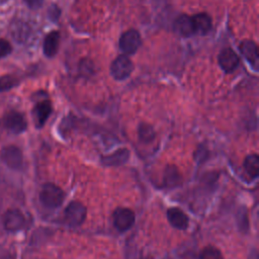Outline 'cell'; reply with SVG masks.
<instances>
[{"label":"cell","mask_w":259,"mask_h":259,"mask_svg":"<svg viewBox=\"0 0 259 259\" xmlns=\"http://www.w3.org/2000/svg\"><path fill=\"white\" fill-rule=\"evenodd\" d=\"M16 84V79L11 75H4L0 77V92L11 89Z\"/></svg>","instance_id":"cell-21"},{"label":"cell","mask_w":259,"mask_h":259,"mask_svg":"<svg viewBox=\"0 0 259 259\" xmlns=\"http://www.w3.org/2000/svg\"><path fill=\"white\" fill-rule=\"evenodd\" d=\"M182 182V176L179 169L175 165H168L163 174V184L165 187L173 188L180 185Z\"/></svg>","instance_id":"cell-13"},{"label":"cell","mask_w":259,"mask_h":259,"mask_svg":"<svg viewBox=\"0 0 259 259\" xmlns=\"http://www.w3.org/2000/svg\"><path fill=\"white\" fill-rule=\"evenodd\" d=\"M49 15L51 17V19L53 20H57L59 18V15H60V9L57 7V6H52L49 10Z\"/></svg>","instance_id":"cell-24"},{"label":"cell","mask_w":259,"mask_h":259,"mask_svg":"<svg viewBox=\"0 0 259 259\" xmlns=\"http://www.w3.org/2000/svg\"><path fill=\"white\" fill-rule=\"evenodd\" d=\"M130 157V152L127 149L122 148L116 150L114 153L102 157V163L105 166H118L122 165L128 160Z\"/></svg>","instance_id":"cell-15"},{"label":"cell","mask_w":259,"mask_h":259,"mask_svg":"<svg viewBox=\"0 0 259 259\" xmlns=\"http://www.w3.org/2000/svg\"><path fill=\"white\" fill-rule=\"evenodd\" d=\"M240 52L245 57V59L251 64V66H253L255 70H257L259 64L257 45L253 40H244L240 45Z\"/></svg>","instance_id":"cell-10"},{"label":"cell","mask_w":259,"mask_h":259,"mask_svg":"<svg viewBox=\"0 0 259 259\" xmlns=\"http://www.w3.org/2000/svg\"><path fill=\"white\" fill-rule=\"evenodd\" d=\"M239 62V57L230 48L224 49L219 55V64L226 73H232L238 67Z\"/></svg>","instance_id":"cell-9"},{"label":"cell","mask_w":259,"mask_h":259,"mask_svg":"<svg viewBox=\"0 0 259 259\" xmlns=\"http://www.w3.org/2000/svg\"><path fill=\"white\" fill-rule=\"evenodd\" d=\"M12 51V47L10 42L6 39H0V58H4L8 56Z\"/></svg>","instance_id":"cell-22"},{"label":"cell","mask_w":259,"mask_h":259,"mask_svg":"<svg viewBox=\"0 0 259 259\" xmlns=\"http://www.w3.org/2000/svg\"><path fill=\"white\" fill-rule=\"evenodd\" d=\"M0 125L9 133L18 135L26 130L27 122L22 113L18 111H9L1 118Z\"/></svg>","instance_id":"cell-2"},{"label":"cell","mask_w":259,"mask_h":259,"mask_svg":"<svg viewBox=\"0 0 259 259\" xmlns=\"http://www.w3.org/2000/svg\"><path fill=\"white\" fill-rule=\"evenodd\" d=\"M86 213L87 210L84 204L79 201H72L66 206L64 210L65 223L73 227L80 226L85 221Z\"/></svg>","instance_id":"cell-4"},{"label":"cell","mask_w":259,"mask_h":259,"mask_svg":"<svg viewBox=\"0 0 259 259\" xmlns=\"http://www.w3.org/2000/svg\"><path fill=\"white\" fill-rule=\"evenodd\" d=\"M24 2L31 9H37L42 5L44 0H24Z\"/></svg>","instance_id":"cell-23"},{"label":"cell","mask_w":259,"mask_h":259,"mask_svg":"<svg viewBox=\"0 0 259 259\" xmlns=\"http://www.w3.org/2000/svg\"><path fill=\"white\" fill-rule=\"evenodd\" d=\"M142 42L141 34L136 29H128L124 31L119 38V49L124 54L131 55L138 51Z\"/></svg>","instance_id":"cell-6"},{"label":"cell","mask_w":259,"mask_h":259,"mask_svg":"<svg viewBox=\"0 0 259 259\" xmlns=\"http://www.w3.org/2000/svg\"><path fill=\"white\" fill-rule=\"evenodd\" d=\"M139 139L144 143H151L155 139V131L148 123H141L138 128Z\"/></svg>","instance_id":"cell-19"},{"label":"cell","mask_w":259,"mask_h":259,"mask_svg":"<svg viewBox=\"0 0 259 259\" xmlns=\"http://www.w3.org/2000/svg\"><path fill=\"white\" fill-rule=\"evenodd\" d=\"M52 112V104L49 100L39 101L33 108V115L35 119V124L40 127L45 124Z\"/></svg>","instance_id":"cell-12"},{"label":"cell","mask_w":259,"mask_h":259,"mask_svg":"<svg viewBox=\"0 0 259 259\" xmlns=\"http://www.w3.org/2000/svg\"><path fill=\"white\" fill-rule=\"evenodd\" d=\"M113 224L119 232H125L135 223V212L127 207H117L113 211Z\"/></svg>","instance_id":"cell-7"},{"label":"cell","mask_w":259,"mask_h":259,"mask_svg":"<svg viewBox=\"0 0 259 259\" xmlns=\"http://www.w3.org/2000/svg\"><path fill=\"white\" fill-rule=\"evenodd\" d=\"M199 259H224L221 251L213 246H206L200 252Z\"/></svg>","instance_id":"cell-20"},{"label":"cell","mask_w":259,"mask_h":259,"mask_svg":"<svg viewBox=\"0 0 259 259\" xmlns=\"http://www.w3.org/2000/svg\"><path fill=\"white\" fill-rule=\"evenodd\" d=\"M134 65L131 59L124 55L118 56L111 64L110 72L114 79L116 80H124L126 79L133 72Z\"/></svg>","instance_id":"cell-5"},{"label":"cell","mask_w":259,"mask_h":259,"mask_svg":"<svg viewBox=\"0 0 259 259\" xmlns=\"http://www.w3.org/2000/svg\"><path fill=\"white\" fill-rule=\"evenodd\" d=\"M0 160L12 170H20L23 165L22 151L14 145H8L0 150Z\"/></svg>","instance_id":"cell-3"},{"label":"cell","mask_w":259,"mask_h":259,"mask_svg":"<svg viewBox=\"0 0 259 259\" xmlns=\"http://www.w3.org/2000/svg\"><path fill=\"white\" fill-rule=\"evenodd\" d=\"M25 218L18 208H9L5 211L3 217L4 228L9 232H16L23 228Z\"/></svg>","instance_id":"cell-8"},{"label":"cell","mask_w":259,"mask_h":259,"mask_svg":"<svg viewBox=\"0 0 259 259\" xmlns=\"http://www.w3.org/2000/svg\"><path fill=\"white\" fill-rule=\"evenodd\" d=\"M65 194L58 185L48 182L42 185L39 192V200L46 207L56 208L63 203Z\"/></svg>","instance_id":"cell-1"},{"label":"cell","mask_w":259,"mask_h":259,"mask_svg":"<svg viewBox=\"0 0 259 259\" xmlns=\"http://www.w3.org/2000/svg\"><path fill=\"white\" fill-rule=\"evenodd\" d=\"M167 219L169 223L176 229L185 230L188 227L187 214L178 207H171L167 210Z\"/></svg>","instance_id":"cell-11"},{"label":"cell","mask_w":259,"mask_h":259,"mask_svg":"<svg viewBox=\"0 0 259 259\" xmlns=\"http://www.w3.org/2000/svg\"><path fill=\"white\" fill-rule=\"evenodd\" d=\"M59 42H60V33L57 30H54L50 32L45 40H44V53L47 57L52 58L54 57L59 49Z\"/></svg>","instance_id":"cell-16"},{"label":"cell","mask_w":259,"mask_h":259,"mask_svg":"<svg viewBox=\"0 0 259 259\" xmlns=\"http://www.w3.org/2000/svg\"><path fill=\"white\" fill-rule=\"evenodd\" d=\"M244 169L246 173L251 177V179H254L259 174V157L257 154H251L248 155L244 160Z\"/></svg>","instance_id":"cell-18"},{"label":"cell","mask_w":259,"mask_h":259,"mask_svg":"<svg viewBox=\"0 0 259 259\" xmlns=\"http://www.w3.org/2000/svg\"><path fill=\"white\" fill-rule=\"evenodd\" d=\"M195 33L206 34L211 28V19L206 13H197L191 17Z\"/></svg>","instance_id":"cell-17"},{"label":"cell","mask_w":259,"mask_h":259,"mask_svg":"<svg viewBox=\"0 0 259 259\" xmlns=\"http://www.w3.org/2000/svg\"><path fill=\"white\" fill-rule=\"evenodd\" d=\"M249 259H258V253H257V250H253V252L250 254Z\"/></svg>","instance_id":"cell-25"},{"label":"cell","mask_w":259,"mask_h":259,"mask_svg":"<svg viewBox=\"0 0 259 259\" xmlns=\"http://www.w3.org/2000/svg\"><path fill=\"white\" fill-rule=\"evenodd\" d=\"M174 29L182 36H191L195 34L192 18L188 15L179 16L174 22Z\"/></svg>","instance_id":"cell-14"}]
</instances>
